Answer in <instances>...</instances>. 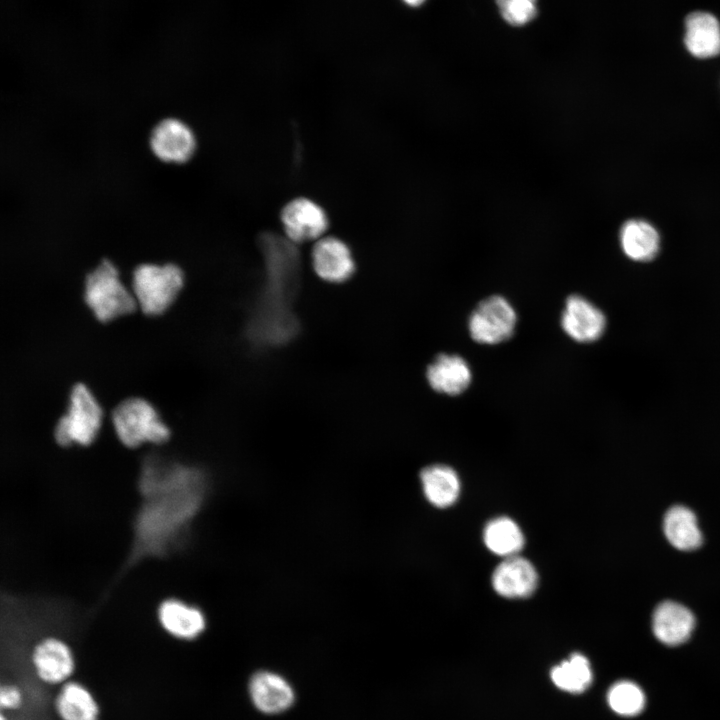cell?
Segmentation results:
<instances>
[{
  "mask_svg": "<svg viewBox=\"0 0 720 720\" xmlns=\"http://www.w3.org/2000/svg\"><path fill=\"white\" fill-rule=\"evenodd\" d=\"M209 490L207 474L198 466L150 453L140 466L137 491L141 503L132 522V539L120 576L150 559L182 551L192 523Z\"/></svg>",
  "mask_w": 720,
  "mask_h": 720,
  "instance_id": "obj_1",
  "label": "cell"
},
{
  "mask_svg": "<svg viewBox=\"0 0 720 720\" xmlns=\"http://www.w3.org/2000/svg\"><path fill=\"white\" fill-rule=\"evenodd\" d=\"M84 300L101 322L131 313L137 305L134 295L121 282L117 268L107 259L87 274Z\"/></svg>",
  "mask_w": 720,
  "mask_h": 720,
  "instance_id": "obj_2",
  "label": "cell"
},
{
  "mask_svg": "<svg viewBox=\"0 0 720 720\" xmlns=\"http://www.w3.org/2000/svg\"><path fill=\"white\" fill-rule=\"evenodd\" d=\"M111 418L118 439L128 448L145 442L161 445L170 437L169 428L161 421L155 408L143 398L122 400L113 409Z\"/></svg>",
  "mask_w": 720,
  "mask_h": 720,
  "instance_id": "obj_3",
  "label": "cell"
},
{
  "mask_svg": "<svg viewBox=\"0 0 720 720\" xmlns=\"http://www.w3.org/2000/svg\"><path fill=\"white\" fill-rule=\"evenodd\" d=\"M184 282L183 271L173 263H144L132 273V291L143 313L158 315L175 299Z\"/></svg>",
  "mask_w": 720,
  "mask_h": 720,
  "instance_id": "obj_4",
  "label": "cell"
},
{
  "mask_svg": "<svg viewBox=\"0 0 720 720\" xmlns=\"http://www.w3.org/2000/svg\"><path fill=\"white\" fill-rule=\"evenodd\" d=\"M102 411L97 401L82 383L72 386L66 414L61 416L54 428L58 445L68 447L75 443L90 445L98 432Z\"/></svg>",
  "mask_w": 720,
  "mask_h": 720,
  "instance_id": "obj_5",
  "label": "cell"
},
{
  "mask_svg": "<svg viewBox=\"0 0 720 720\" xmlns=\"http://www.w3.org/2000/svg\"><path fill=\"white\" fill-rule=\"evenodd\" d=\"M516 311L502 296L482 300L468 320L471 338L481 344H498L509 339L515 330Z\"/></svg>",
  "mask_w": 720,
  "mask_h": 720,
  "instance_id": "obj_6",
  "label": "cell"
},
{
  "mask_svg": "<svg viewBox=\"0 0 720 720\" xmlns=\"http://www.w3.org/2000/svg\"><path fill=\"white\" fill-rule=\"evenodd\" d=\"M30 659L38 679L51 686H61L71 680L76 668L70 645L56 636L39 639L31 650Z\"/></svg>",
  "mask_w": 720,
  "mask_h": 720,
  "instance_id": "obj_7",
  "label": "cell"
},
{
  "mask_svg": "<svg viewBox=\"0 0 720 720\" xmlns=\"http://www.w3.org/2000/svg\"><path fill=\"white\" fill-rule=\"evenodd\" d=\"M280 220L285 237L294 244L319 240L329 226L325 210L306 197L287 202L281 210Z\"/></svg>",
  "mask_w": 720,
  "mask_h": 720,
  "instance_id": "obj_8",
  "label": "cell"
},
{
  "mask_svg": "<svg viewBox=\"0 0 720 720\" xmlns=\"http://www.w3.org/2000/svg\"><path fill=\"white\" fill-rule=\"evenodd\" d=\"M149 144L161 161L181 164L192 157L196 139L186 123L176 118H166L153 128Z\"/></svg>",
  "mask_w": 720,
  "mask_h": 720,
  "instance_id": "obj_9",
  "label": "cell"
},
{
  "mask_svg": "<svg viewBox=\"0 0 720 720\" xmlns=\"http://www.w3.org/2000/svg\"><path fill=\"white\" fill-rule=\"evenodd\" d=\"M311 258L317 276L329 283H344L352 278L356 270L350 247L334 236H323L315 241Z\"/></svg>",
  "mask_w": 720,
  "mask_h": 720,
  "instance_id": "obj_10",
  "label": "cell"
},
{
  "mask_svg": "<svg viewBox=\"0 0 720 720\" xmlns=\"http://www.w3.org/2000/svg\"><path fill=\"white\" fill-rule=\"evenodd\" d=\"M561 326L573 340L590 343L602 336L606 328V318L603 312L586 298L571 295L562 311Z\"/></svg>",
  "mask_w": 720,
  "mask_h": 720,
  "instance_id": "obj_11",
  "label": "cell"
},
{
  "mask_svg": "<svg viewBox=\"0 0 720 720\" xmlns=\"http://www.w3.org/2000/svg\"><path fill=\"white\" fill-rule=\"evenodd\" d=\"M157 617L165 632L178 640H195L206 629V618L201 609L177 598L163 600Z\"/></svg>",
  "mask_w": 720,
  "mask_h": 720,
  "instance_id": "obj_12",
  "label": "cell"
},
{
  "mask_svg": "<svg viewBox=\"0 0 720 720\" xmlns=\"http://www.w3.org/2000/svg\"><path fill=\"white\" fill-rule=\"evenodd\" d=\"M492 586L505 598H526L536 589L538 575L532 563L517 555L506 557L492 574Z\"/></svg>",
  "mask_w": 720,
  "mask_h": 720,
  "instance_id": "obj_13",
  "label": "cell"
},
{
  "mask_svg": "<svg viewBox=\"0 0 720 720\" xmlns=\"http://www.w3.org/2000/svg\"><path fill=\"white\" fill-rule=\"evenodd\" d=\"M249 694L254 706L266 714L284 712L295 700V694L289 682L281 675L271 671H259L251 677Z\"/></svg>",
  "mask_w": 720,
  "mask_h": 720,
  "instance_id": "obj_14",
  "label": "cell"
},
{
  "mask_svg": "<svg viewBox=\"0 0 720 720\" xmlns=\"http://www.w3.org/2000/svg\"><path fill=\"white\" fill-rule=\"evenodd\" d=\"M695 628V617L685 606L674 601H664L654 610L652 631L667 646L686 642Z\"/></svg>",
  "mask_w": 720,
  "mask_h": 720,
  "instance_id": "obj_15",
  "label": "cell"
},
{
  "mask_svg": "<svg viewBox=\"0 0 720 720\" xmlns=\"http://www.w3.org/2000/svg\"><path fill=\"white\" fill-rule=\"evenodd\" d=\"M426 378L436 392L458 395L470 385L472 373L462 357L454 354H439L427 367Z\"/></svg>",
  "mask_w": 720,
  "mask_h": 720,
  "instance_id": "obj_16",
  "label": "cell"
},
{
  "mask_svg": "<svg viewBox=\"0 0 720 720\" xmlns=\"http://www.w3.org/2000/svg\"><path fill=\"white\" fill-rule=\"evenodd\" d=\"M60 720H99L100 707L93 693L82 683L69 680L60 686L54 700Z\"/></svg>",
  "mask_w": 720,
  "mask_h": 720,
  "instance_id": "obj_17",
  "label": "cell"
},
{
  "mask_svg": "<svg viewBox=\"0 0 720 720\" xmlns=\"http://www.w3.org/2000/svg\"><path fill=\"white\" fill-rule=\"evenodd\" d=\"M684 42L688 51L698 58H709L720 53V24L706 12H694L686 18Z\"/></svg>",
  "mask_w": 720,
  "mask_h": 720,
  "instance_id": "obj_18",
  "label": "cell"
},
{
  "mask_svg": "<svg viewBox=\"0 0 720 720\" xmlns=\"http://www.w3.org/2000/svg\"><path fill=\"white\" fill-rule=\"evenodd\" d=\"M663 530L669 543L678 550L693 551L702 545L697 517L688 507H671L664 516Z\"/></svg>",
  "mask_w": 720,
  "mask_h": 720,
  "instance_id": "obj_19",
  "label": "cell"
},
{
  "mask_svg": "<svg viewBox=\"0 0 720 720\" xmlns=\"http://www.w3.org/2000/svg\"><path fill=\"white\" fill-rule=\"evenodd\" d=\"M420 481L427 500L434 506L446 508L456 502L460 494V479L451 467L433 464L420 472Z\"/></svg>",
  "mask_w": 720,
  "mask_h": 720,
  "instance_id": "obj_20",
  "label": "cell"
},
{
  "mask_svg": "<svg viewBox=\"0 0 720 720\" xmlns=\"http://www.w3.org/2000/svg\"><path fill=\"white\" fill-rule=\"evenodd\" d=\"M623 252L634 261H650L658 251L660 237L657 230L643 220H629L620 230Z\"/></svg>",
  "mask_w": 720,
  "mask_h": 720,
  "instance_id": "obj_21",
  "label": "cell"
},
{
  "mask_svg": "<svg viewBox=\"0 0 720 720\" xmlns=\"http://www.w3.org/2000/svg\"><path fill=\"white\" fill-rule=\"evenodd\" d=\"M486 547L496 555L515 556L524 546V535L515 521L508 517L490 520L483 531Z\"/></svg>",
  "mask_w": 720,
  "mask_h": 720,
  "instance_id": "obj_22",
  "label": "cell"
},
{
  "mask_svg": "<svg viewBox=\"0 0 720 720\" xmlns=\"http://www.w3.org/2000/svg\"><path fill=\"white\" fill-rule=\"evenodd\" d=\"M550 675L559 689L574 694L584 692L593 678L589 660L580 653H574L569 659L554 666Z\"/></svg>",
  "mask_w": 720,
  "mask_h": 720,
  "instance_id": "obj_23",
  "label": "cell"
},
{
  "mask_svg": "<svg viewBox=\"0 0 720 720\" xmlns=\"http://www.w3.org/2000/svg\"><path fill=\"white\" fill-rule=\"evenodd\" d=\"M610 708L622 716H635L644 709L646 699L642 689L634 682L621 680L613 684L607 694Z\"/></svg>",
  "mask_w": 720,
  "mask_h": 720,
  "instance_id": "obj_24",
  "label": "cell"
},
{
  "mask_svg": "<svg viewBox=\"0 0 720 720\" xmlns=\"http://www.w3.org/2000/svg\"><path fill=\"white\" fill-rule=\"evenodd\" d=\"M502 18L513 26H522L537 14V0H496Z\"/></svg>",
  "mask_w": 720,
  "mask_h": 720,
  "instance_id": "obj_25",
  "label": "cell"
},
{
  "mask_svg": "<svg viewBox=\"0 0 720 720\" xmlns=\"http://www.w3.org/2000/svg\"><path fill=\"white\" fill-rule=\"evenodd\" d=\"M23 703L21 690L15 685H3L0 690V705L2 710H16Z\"/></svg>",
  "mask_w": 720,
  "mask_h": 720,
  "instance_id": "obj_26",
  "label": "cell"
},
{
  "mask_svg": "<svg viewBox=\"0 0 720 720\" xmlns=\"http://www.w3.org/2000/svg\"><path fill=\"white\" fill-rule=\"evenodd\" d=\"M403 2L411 7H417L423 4L425 0H403Z\"/></svg>",
  "mask_w": 720,
  "mask_h": 720,
  "instance_id": "obj_27",
  "label": "cell"
},
{
  "mask_svg": "<svg viewBox=\"0 0 720 720\" xmlns=\"http://www.w3.org/2000/svg\"><path fill=\"white\" fill-rule=\"evenodd\" d=\"M0 720H7V718L5 717L4 713L1 714Z\"/></svg>",
  "mask_w": 720,
  "mask_h": 720,
  "instance_id": "obj_28",
  "label": "cell"
}]
</instances>
